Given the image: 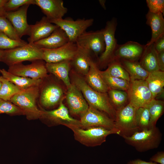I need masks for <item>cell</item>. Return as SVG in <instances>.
Masks as SVG:
<instances>
[{
  "instance_id": "cell-17",
  "label": "cell",
  "mask_w": 164,
  "mask_h": 164,
  "mask_svg": "<svg viewBox=\"0 0 164 164\" xmlns=\"http://www.w3.org/2000/svg\"><path fill=\"white\" fill-rule=\"evenodd\" d=\"M145 48V45L133 41H129L123 44L118 45L114 53L113 60H124L138 62L142 57Z\"/></svg>"
},
{
  "instance_id": "cell-25",
  "label": "cell",
  "mask_w": 164,
  "mask_h": 164,
  "mask_svg": "<svg viewBox=\"0 0 164 164\" xmlns=\"http://www.w3.org/2000/svg\"><path fill=\"white\" fill-rule=\"evenodd\" d=\"M70 61L66 60L56 63H46L45 64L48 73L61 80L67 88L71 84L69 76L71 68Z\"/></svg>"
},
{
  "instance_id": "cell-11",
  "label": "cell",
  "mask_w": 164,
  "mask_h": 164,
  "mask_svg": "<svg viewBox=\"0 0 164 164\" xmlns=\"http://www.w3.org/2000/svg\"><path fill=\"white\" fill-rule=\"evenodd\" d=\"M49 21L58 26L65 32L70 42L76 43L78 37L93 25L94 20L92 18L79 19L76 20L62 19Z\"/></svg>"
},
{
  "instance_id": "cell-6",
  "label": "cell",
  "mask_w": 164,
  "mask_h": 164,
  "mask_svg": "<svg viewBox=\"0 0 164 164\" xmlns=\"http://www.w3.org/2000/svg\"><path fill=\"white\" fill-rule=\"evenodd\" d=\"M43 50L34 43H28L24 46L14 49L3 50L0 59L9 67L25 61L31 62L42 60Z\"/></svg>"
},
{
  "instance_id": "cell-9",
  "label": "cell",
  "mask_w": 164,
  "mask_h": 164,
  "mask_svg": "<svg viewBox=\"0 0 164 164\" xmlns=\"http://www.w3.org/2000/svg\"><path fill=\"white\" fill-rule=\"evenodd\" d=\"M117 24L116 19L113 18L107 22L105 28L102 29L105 48L104 52L98 57V64L101 67L108 65L113 60L114 53L118 45L115 37Z\"/></svg>"
},
{
  "instance_id": "cell-7",
  "label": "cell",
  "mask_w": 164,
  "mask_h": 164,
  "mask_svg": "<svg viewBox=\"0 0 164 164\" xmlns=\"http://www.w3.org/2000/svg\"><path fill=\"white\" fill-rule=\"evenodd\" d=\"M63 101L55 109L51 110L41 109V114L39 119L50 126L62 125L71 130L77 127L82 128L80 120L70 115Z\"/></svg>"
},
{
  "instance_id": "cell-32",
  "label": "cell",
  "mask_w": 164,
  "mask_h": 164,
  "mask_svg": "<svg viewBox=\"0 0 164 164\" xmlns=\"http://www.w3.org/2000/svg\"><path fill=\"white\" fill-rule=\"evenodd\" d=\"M107 93L110 101L116 111L127 104L128 97L126 91L109 89Z\"/></svg>"
},
{
  "instance_id": "cell-15",
  "label": "cell",
  "mask_w": 164,
  "mask_h": 164,
  "mask_svg": "<svg viewBox=\"0 0 164 164\" xmlns=\"http://www.w3.org/2000/svg\"><path fill=\"white\" fill-rule=\"evenodd\" d=\"M65 98L70 115L80 117L87 110L89 105L81 91L71 83L67 88Z\"/></svg>"
},
{
  "instance_id": "cell-36",
  "label": "cell",
  "mask_w": 164,
  "mask_h": 164,
  "mask_svg": "<svg viewBox=\"0 0 164 164\" xmlns=\"http://www.w3.org/2000/svg\"><path fill=\"white\" fill-rule=\"evenodd\" d=\"M0 32L13 39L23 40L20 38L11 23L5 16H0Z\"/></svg>"
},
{
  "instance_id": "cell-21",
  "label": "cell",
  "mask_w": 164,
  "mask_h": 164,
  "mask_svg": "<svg viewBox=\"0 0 164 164\" xmlns=\"http://www.w3.org/2000/svg\"><path fill=\"white\" fill-rule=\"evenodd\" d=\"M69 42V38L66 33L58 27L49 36L33 43L40 48L52 49L61 47Z\"/></svg>"
},
{
  "instance_id": "cell-43",
  "label": "cell",
  "mask_w": 164,
  "mask_h": 164,
  "mask_svg": "<svg viewBox=\"0 0 164 164\" xmlns=\"http://www.w3.org/2000/svg\"><path fill=\"white\" fill-rule=\"evenodd\" d=\"M157 56L159 70L164 71V51L157 53Z\"/></svg>"
},
{
  "instance_id": "cell-13",
  "label": "cell",
  "mask_w": 164,
  "mask_h": 164,
  "mask_svg": "<svg viewBox=\"0 0 164 164\" xmlns=\"http://www.w3.org/2000/svg\"><path fill=\"white\" fill-rule=\"evenodd\" d=\"M76 43L97 57L102 54L105 48L102 29L95 31L85 32L78 37Z\"/></svg>"
},
{
  "instance_id": "cell-22",
  "label": "cell",
  "mask_w": 164,
  "mask_h": 164,
  "mask_svg": "<svg viewBox=\"0 0 164 164\" xmlns=\"http://www.w3.org/2000/svg\"><path fill=\"white\" fill-rule=\"evenodd\" d=\"M76 53L70 61L71 67L76 73L81 76H85L90 68L91 53L87 49L77 46Z\"/></svg>"
},
{
  "instance_id": "cell-19",
  "label": "cell",
  "mask_w": 164,
  "mask_h": 164,
  "mask_svg": "<svg viewBox=\"0 0 164 164\" xmlns=\"http://www.w3.org/2000/svg\"><path fill=\"white\" fill-rule=\"evenodd\" d=\"M38 6L49 21L60 19L66 14L67 8L62 0H35Z\"/></svg>"
},
{
  "instance_id": "cell-48",
  "label": "cell",
  "mask_w": 164,
  "mask_h": 164,
  "mask_svg": "<svg viewBox=\"0 0 164 164\" xmlns=\"http://www.w3.org/2000/svg\"><path fill=\"white\" fill-rule=\"evenodd\" d=\"M2 86V82L1 80V76H0V90Z\"/></svg>"
},
{
  "instance_id": "cell-29",
  "label": "cell",
  "mask_w": 164,
  "mask_h": 164,
  "mask_svg": "<svg viewBox=\"0 0 164 164\" xmlns=\"http://www.w3.org/2000/svg\"><path fill=\"white\" fill-rule=\"evenodd\" d=\"M118 61L128 73L131 80H145L147 77L149 73L138 61L124 60H120V61Z\"/></svg>"
},
{
  "instance_id": "cell-33",
  "label": "cell",
  "mask_w": 164,
  "mask_h": 164,
  "mask_svg": "<svg viewBox=\"0 0 164 164\" xmlns=\"http://www.w3.org/2000/svg\"><path fill=\"white\" fill-rule=\"evenodd\" d=\"M150 115L148 109L146 107L137 109L135 115L136 126L138 131L150 129Z\"/></svg>"
},
{
  "instance_id": "cell-30",
  "label": "cell",
  "mask_w": 164,
  "mask_h": 164,
  "mask_svg": "<svg viewBox=\"0 0 164 164\" xmlns=\"http://www.w3.org/2000/svg\"><path fill=\"white\" fill-rule=\"evenodd\" d=\"M145 107L149 111L151 128L156 126L157 121L163 114L164 110V102L161 100L153 99Z\"/></svg>"
},
{
  "instance_id": "cell-8",
  "label": "cell",
  "mask_w": 164,
  "mask_h": 164,
  "mask_svg": "<svg viewBox=\"0 0 164 164\" xmlns=\"http://www.w3.org/2000/svg\"><path fill=\"white\" fill-rule=\"evenodd\" d=\"M136 110L128 103L116 111L114 126L119 131L120 136H130L138 131L135 121Z\"/></svg>"
},
{
  "instance_id": "cell-24",
  "label": "cell",
  "mask_w": 164,
  "mask_h": 164,
  "mask_svg": "<svg viewBox=\"0 0 164 164\" xmlns=\"http://www.w3.org/2000/svg\"><path fill=\"white\" fill-rule=\"evenodd\" d=\"M84 79L87 84L97 91L107 93L110 89L102 77L97 64L92 59L89 70Z\"/></svg>"
},
{
  "instance_id": "cell-31",
  "label": "cell",
  "mask_w": 164,
  "mask_h": 164,
  "mask_svg": "<svg viewBox=\"0 0 164 164\" xmlns=\"http://www.w3.org/2000/svg\"><path fill=\"white\" fill-rule=\"evenodd\" d=\"M100 73L105 82L110 89L127 91L130 82L112 76L105 70H100Z\"/></svg>"
},
{
  "instance_id": "cell-10",
  "label": "cell",
  "mask_w": 164,
  "mask_h": 164,
  "mask_svg": "<svg viewBox=\"0 0 164 164\" xmlns=\"http://www.w3.org/2000/svg\"><path fill=\"white\" fill-rule=\"evenodd\" d=\"M126 92L128 103L136 109L145 107L153 99L145 80H131Z\"/></svg>"
},
{
  "instance_id": "cell-27",
  "label": "cell",
  "mask_w": 164,
  "mask_h": 164,
  "mask_svg": "<svg viewBox=\"0 0 164 164\" xmlns=\"http://www.w3.org/2000/svg\"><path fill=\"white\" fill-rule=\"evenodd\" d=\"M2 76L21 90H25L34 86H39L42 79H35L14 75L4 69H0Z\"/></svg>"
},
{
  "instance_id": "cell-1",
  "label": "cell",
  "mask_w": 164,
  "mask_h": 164,
  "mask_svg": "<svg viewBox=\"0 0 164 164\" xmlns=\"http://www.w3.org/2000/svg\"><path fill=\"white\" fill-rule=\"evenodd\" d=\"M71 80L81 91L89 106L102 111L114 121L116 111L113 107L107 93H102L92 88L84 78L72 70Z\"/></svg>"
},
{
  "instance_id": "cell-45",
  "label": "cell",
  "mask_w": 164,
  "mask_h": 164,
  "mask_svg": "<svg viewBox=\"0 0 164 164\" xmlns=\"http://www.w3.org/2000/svg\"><path fill=\"white\" fill-rule=\"evenodd\" d=\"M8 0H0V16H5L6 12L5 11L4 5Z\"/></svg>"
},
{
  "instance_id": "cell-40",
  "label": "cell",
  "mask_w": 164,
  "mask_h": 164,
  "mask_svg": "<svg viewBox=\"0 0 164 164\" xmlns=\"http://www.w3.org/2000/svg\"><path fill=\"white\" fill-rule=\"evenodd\" d=\"M146 2L149 11L154 13L164 14V0H146Z\"/></svg>"
},
{
  "instance_id": "cell-12",
  "label": "cell",
  "mask_w": 164,
  "mask_h": 164,
  "mask_svg": "<svg viewBox=\"0 0 164 164\" xmlns=\"http://www.w3.org/2000/svg\"><path fill=\"white\" fill-rule=\"evenodd\" d=\"M46 62L39 60L32 61L31 64L24 65L22 63L9 67L8 71L15 75L33 79H42L48 74Z\"/></svg>"
},
{
  "instance_id": "cell-42",
  "label": "cell",
  "mask_w": 164,
  "mask_h": 164,
  "mask_svg": "<svg viewBox=\"0 0 164 164\" xmlns=\"http://www.w3.org/2000/svg\"><path fill=\"white\" fill-rule=\"evenodd\" d=\"M154 48L158 53L164 51V36L158 39L154 43Z\"/></svg>"
},
{
  "instance_id": "cell-26",
  "label": "cell",
  "mask_w": 164,
  "mask_h": 164,
  "mask_svg": "<svg viewBox=\"0 0 164 164\" xmlns=\"http://www.w3.org/2000/svg\"><path fill=\"white\" fill-rule=\"evenodd\" d=\"M153 99L163 93L164 71L159 70L149 73L146 79Z\"/></svg>"
},
{
  "instance_id": "cell-2",
  "label": "cell",
  "mask_w": 164,
  "mask_h": 164,
  "mask_svg": "<svg viewBox=\"0 0 164 164\" xmlns=\"http://www.w3.org/2000/svg\"><path fill=\"white\" fill-rule=\"evenodd\" d=\"M64 99L63 88L52 76L42 79L39 86L38 104L40 109L51 110L57 108Z\"/></svg>"
},
{
  "instance_id": "cell-4",
  "label": "cell",
  "mask_w": 164,
  "mask_h": 164,
  "mask_svg": "<svg viewBox=\"0 0 164 164\" xmlns=\"http://www.w3.org/2000/svg\"><path fill=\"white\" fill-rule=\"evenodd\" d=\"M125 142L137 151L144 152L157 148L160 144L162 134L156 126L141 131H137L130 136L122 137Z\"/></svg>"
},
{
  "instance_id": "cell-39",
  "label": "cell",
  "mask_w": 164,
  "mask_h": 164,
  "mask_svg": "<svg viewBox=\"0 0 164 164\" xmlns=\"http://www.w3.org/2000/svg\"><path fill=\"white\" fill-rule=\"evenodd\" d=\"M35 0H8L4 5L6 12L14 11L25 5H35Z\"/></svg>"
},
{
  "instance_id": "cell-38",
  "label": "cell",
  "mask_w": 164,
  "mask_h": 164,
  "mask_svg": "<svg viewBox=\"0 0 164 164\" xmlns=\"http://www.w3.org/2000/svg\"><path fill=\"white\" fill-rule=\"evenodd\" d=\"M25 41L13 39L3 33L0 32V49L9 50L22 46L27 44Z\"/></svg>"
},
{
  "instance_id": "cell-28",
  "label": "cell",
  "mask_w": 164,
  "mask_h": 164,
  "mask_svg": "<svg viewBox=\"0 0 164 164\" xmlns=\"http://www.w3.org/2000/svg\"><path fill=\"white\" fill-rule=\"evenodd\" d=\"M157 54V53L154 48V43L146 46L139 63L149 73L159 70Z\"/></svg>"
},
{
  "instance_id": "cell-3",
  "label": "cell",
  "mask_w": 164,
  "mask_h": 164,
  "mask_svg": "<svg viewBox=\"0 0 164 164\" xmlns=\"http://www.w3.org/2000/svg\"><path fill=\"white\" fill-rule=\"evenodd\" d=\"M39 86L22 90L10 101L23 112L29 120L39 119L41 115V110L38 102Z\"/></svg>"
},
{
  "instance_id": "cell-14",
  "label": "cell",
  "mask_w": 164,
  "mask_h": 164,
  "mask_svg": "<svg viewBox=\"0 0 164 164\" xmlns=\"http://www.w3.org/2000/svg\"><path fill=\"white\" fill-rule=\"evenodd\" d=\"M79 120L82 128L101 127L110 130L116 129L113 119L104 113L90 106L80 117Z\"/></svg>"
},
{
  "instance_id": "cell-47",
  "label": "cell",
  "mask_w": 164,
  "mask_h": 164,
  "mask_svg": "<svg viewBox=\"0 0 164 164\" xmlns=\"http://www.w3.org/2000/svg\"><path fill=\"white\" fill-rule=\"evenodd\" d=\"M3 50L0 49V59L3 53Z\"/></svg>"
},
{
  "instance_id": "cell-46",
  "label": "cell",
  "mask_w": 164,
  "mask_h": 164,
  "mask_svg": "<svg viewBox=\"0 0 164 164\" xmlns=\"http://www.w3.org/2000/svg\"><path fill=\"white\" fill-rule=\"evenodd\" d=\"M99 2L103 9L105 10L106 9V7L105 6V3L106 2V0H99Z\"/></svg>"
},
{
  "instance_id": "cell-37",
  "label": "cell",
  "mask_w": 164,
  "mask_h": 164,
  "mask_svg": "<svg viewBox=\"0 0 164 164\" xmlns=\"http://www.w3.org/2000/svg\"><path fill=\"white\" fill-rule=\"evenodd\" d=\"M11 116L24 115L23 112L10 101L0 98V114Z\"/></svg>"
},
{
  "instance_id": "cell-20",
  "label": "cell",
  "mask_w": 164,
  "mask_h": 164,
  "mask_svg": "<svg viewBox=\"0 0 164 164\" xmlns=\"http://www.w3.org/2000/svg\"><path fill=\"white\" fill-rule=\"evenodd\" d=\"M58 26L50 22L46 16L43 17L34 25H30L29 43L32 44L49 36Z\"/></svg>"
},
{
  "instance_id": "cell-35",
  "label": "cell",
  "mask_w": 164,
  "mask_h": 164,
  "mask_svg": "<svg viewBox=\"0 0 164 164\" xmlns=\"http://www.w3.org/2000/svg\"><path fill=\"white\" fill-rule=\"evenodd\" d=\"M105 70L113 77L129 82L130 81L128 73L118 60H114L110 63Z\"/></svg>"
},
{
  "instance_id": "cell-41",
  "label": "cell",
  "mask_w": 164,
  "mask_h": 164,
  "mask_svg": "<svg viewBox=\"0 0 164 164\" xmlns=\"http://www.w3.org/2000/svg\"><path fill=\"white\" fill-rule=\"evenodd\" d=\"M150 161L159 164H164V152H157L150 158Z\"/></svg>"
},
{
  "instance_id": "cell-16",
  "label": "cell",
  "mask_w": 164,
  "mask_h": 164,
  "mask_svg": "<svg viewBox=\"0 0 164 164\" xmlns=\"http://www.w3.org/2000/svg\"><path fill=\"white\" fill-rule=\"evenodd\" d=\"M76 43L69 42L65 45L52 49H42V60L46 63H56L64 61H71L77 51Z\"/></svg>"
},
{
  "instance_id": "cell-23",
  "label": "cell",
  "mask_w": 164,
  "mask_h": 164,
  "mask_svg": "<svg viewBox=\"0 0 164 164\" xmlns=\"http://www.w3.org/2000/svg\"><path fill=\"white\" fill-rule=\"evenodd\" d=\"M163 15L162 13H154L149 11L146 14V23L151 28L152 36L150 41L145 45L146 46L150 45L164 36Z\"/></svg>"
},
{
  "instance_id": "cell-34",
  "label": "cell",
  "mask_w": 164,
  "mask_h": 164,
  "mask_svg": "<svg viewBox=\"0 0 164 164\" xmlns=\"http://www.w3.org/2000/svg\"><path fill=\"white\" fill-rule=\"evenodd\" d=\"M2 86L0 90V98L10 101L11 98L22 90L12 83L1 76Z\"/></svg>"
},
{
  "instance_id": "cell-18",
  "label": "cell",
  "mask_w": 164,
  "mask_h": 164,
  "mask_svg": "<svg viewBox=\"0 0 164 164\" xmlns=\"http://www.w3.org/2000/svg\"><path fill=\"white\" fill-rule=\"evenodd\" d=\"M30 5H24L15 11L6 12L5 17L10 22L20 38L29 35L30 25L27 20V14Z\"/></svg>"
},
{
  "instance_id": "cell-44",
  "label": "cell",
  "mask_w": 164,
  "mask_h": 164,
  "mask_svg": "<svg viewBox=\"0 0 164 164\" xmlns=\"http://www.w3.org/2000/svg\"><path fill=\"white\" fill-rule=\"evenodd\" d=\"M126 164H159L151 161L147 162L142 160L137 159L131 160L128 161Z\"/></svg>"
},
{
  "instance_id": "cell-5",
  "label": "cell",
  "mask_w": 164,
  "mask_h": 164,
  "mask_svg": "<svg viewBox=\"0 0 164 164\" xmlns=\"http://www.w3.org/2000/svg\"><path fill=\"white\" fill-rule=\"evenodd\" d=\"M71 130L76 140L90 147L101 145L106 141L107 137L110 135L116 134L119 135L120 133L117 129L110 130L101 127H77Z\"/></svg>"
}]
</instances>
